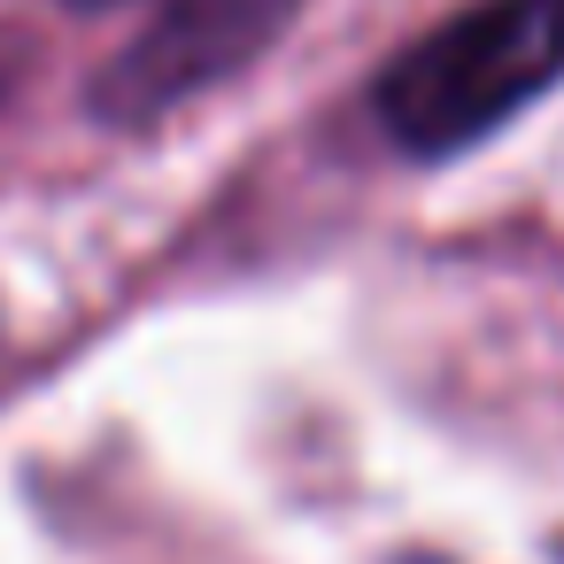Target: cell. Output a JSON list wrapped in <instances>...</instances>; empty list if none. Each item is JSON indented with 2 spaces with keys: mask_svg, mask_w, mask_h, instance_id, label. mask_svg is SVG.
<instances>
[{
  "mask_svg": "<svg viewBox=\"0 0 564 564\" xmlns=\"http://www.w3.org/2000/svg\"><path fill=\"white\" fill-rule=\"evenodd\" d=\"M78 9H101V0H78Z\"/></svg>",
  "mask_w": 564,
  "mask_h": 564,
  "instance_id": "cell-3",
  "label": "cell"
},
{
  "mask_svg": "<svg viewBox=\"0 0 564 564\" xmlns=\"http://www.w3.org/2000/svg\"><path fill=\"white\" fill-rule=\"evenodd\" d=\"M294 9L302 0H163V17L109 63L101 109L140 124V117H163V109L194 101L202 86L256 63Z\"/></svg>",
  "mask_w": 564,
  "mask_h": 564,
  "instance_id": "cell-2",
  "label": "cell"
},
{
  "mask_svg": "<svg viewBox=\"0 0 564 564\" xmlns=\"http://www.w3.org/2000/svg\"><path fill=\"white\" fill-rule=\"evenodd\" d=\"M564 78V0H471L379 78V124L402 155H456Z\"/></svg>",
  "mask_w": 564,
  "mask_h": 564,
  "instance_id": "cell-1",
  "label": "cell"
}]
</instances>
